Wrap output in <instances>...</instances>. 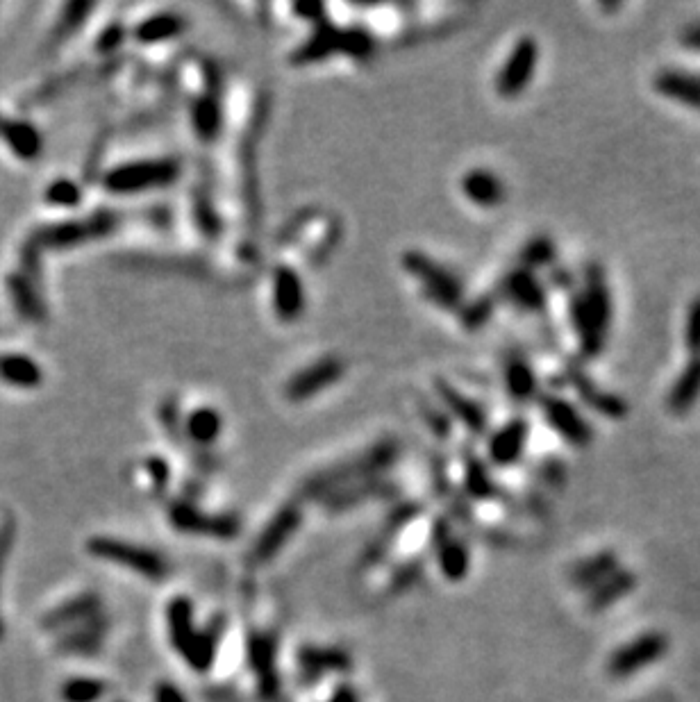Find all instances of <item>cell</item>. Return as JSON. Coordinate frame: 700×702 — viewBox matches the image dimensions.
Wrapping results in <instances>:
<instances>
[{
	"instance_id": "cell-27",
	"label": "cell",
	"mask_w": 700,
	"mask_h": 702,
	"mask_svg": "<svg viewBox=\"0 0 700 702\" xmlns=\"http://www.w3.org/2000/svg\"><path fill=\"white\" fill-rule=\"evenodd\" d=\"M94 550L98 555L119 559V562H128V566L137 568L141 573L155 575L160 571V559L157 555L150 553V550H141L137 546H128V543L110 541V539H100L94 543Z\"/></svg>"
},
{
	"instance_id": "cell-17",
	"label": "cell",
	"mask_w": 700,
	"mask_h": 702,
	"mask_svg": "<svg viewBox=\"0 0 700 702\" xmlns=\"http://www.w3.org/2000/svg\"><path fill=\"white\" fill-rule=\"evenodd\" d=\"M653 89L657 94L687 105L691 110H700V73L687 69H662L655 73Z\"/></svg>"
},
{
	"instance_id": "cell-44",
	"label": "cell",
	"mask_w": 700,
	"mask_h": 702,
	"mask_svg": "<svg viewBox=\"0 0 700 702\" xmlns=\"http://www.w3.org/2000/svg\"><path fill=\"white\" fill-rule=\"evenodd\" d=\"M125 37H128V30H125V25L121 21H114V23L107 25L103 32H100V37L96 41V50H98V53H103V55L114 53V50L123 44Z\"/></svg>"
},
{
	"instance_id": "cell-19",
	"label": "cell",
	"mask_w": 700,
	"mask_h": 702,
	"mask_svg": "<svg viewBox=\"0 0 700 702\" xmlns=\"http://www.w3.org/2000/svg\"><path fill=\"white\" fill-rule=\"evenodd\" d=\"M341 41H344V37H341V28L332 25L330 21H325L321 25H316L312 37L291 53L289 62L296 66H307V64L328 60V57H332L335 53H341Z\"/></svg>"
},
{
	"instance_id": "cell-9",
	"label": "cell",
	"mask_w": 700,
	"mask_h": 702,
	"mask_svg": "<svg viewBox=\"0 0 700 702\" xmlns=\"http://www.w3.org/2000/svg\"><path fill=\"white\" fill-rule=\"evenodd\" d=\"M562 380L564 384H569V387L575 391V396H578L582 403L591 409V412L607 416L610 421H623L625 416H628L630 407L625 403V398L616 396L603 387H598L596 380L582 369V362H578V359H573L571 364L564 366Z\"/></svg>"
},
{
	"instance_id": "cell-41",
	"label": "cell",
	"mask_w": 700,
	"mask_h": 702,
	"mask_svg": "<svg viewBox=\"0 0 700 702\" xmlns=\"http://www.w3.org/2000/svg\"><path fill=\"white\" fill-rule=\"evenodd\" d=\"M682 341H685V350L689 357H700V294L691 300L687 307Z\"/></svg>"
},
{
	"instance_id": "cell-2",
	"label": "cell",
	"mask_w": 700,
	"mask_h": 702,
	"mask_svg": "<svg viewBox=\"0 0 700 702\" xmlns=\"http://www.w3.org/2000/svg\"><path fill=\"white\" fill-rule=\"evenodd\" d=\"M271 114V96L260 94L255 100L253 114H250L244 141H241V191H244V207L248 214V223L253 228H260L262 223V191H260V169H257V155H260V141L269 123Z\"/></svg>"
},
{
	"instance_id": "cell-37",
	"label": "cell",
	"mask_w": 700,
	"mask_h": 702,
	"mask_svg": "<svg viewBox=\"0 0 700 702\" xmlns=\"http://www.w3.org/2000/svg\"><path fill=\"white\" fill-rule=\"evenodd\" d=\"M296 523H298V507L282 509V512L275 516V521L264 530L262 541H260V546H257V550H260L262 555L273 553V550L282 543V539H285L287 534L296 528Z\"/></svg>"
},
{
	"instance_id": "cell-3",
	"label": "cell",
	"mask_w": 700,
	"mask_h": 702,
	"mask_svg": "<svg viewBox=\"0 0 700 702\" xmlns=\"http://www.w3.org/2000/svg\"><path fill=\"white\" fill-rule=\"evenodd\" d=\"M180 173L182 166L173 157L125 162L103 175V187L116 196L141 194V191L171 187L180 178Z\"/></svg>"
},
{
	"instance_id": "cell-18",
	"label": "cell",
	"mask_w": 700,
	"mask_h": 702,
	"mask_svg": "<svg viewBox=\"0 0 700 702\" xmlns=\"http://www.w3.org/2000/svg\"><path fill=\"white\" fill-rule=\"evenodd\" d=\"M462 194L475 207L494 210V207H500L507 200V187L498 173L489 169H471L462 178Z\"/></svg>"
},
{
	"instance_id": "cell-26",
	"label": "cell",
	"mask_w": 700,
	"mask_h": 702,
	"mask_svg": "<svg viewBox=\"0 0 700 702\" xmlns=\"http://www.w3.org/2000/svg\"><path fill=\"white\" fill-rule=\"evenodd\" d=\"M125 262L132 266H139V269H153L160 273H178V275H187V278H196V280H210L212 278V269L203 262H196V259L189 257H128Z\"/></svg>"
},
{
	"instance_id": "cell-48",
	"label": "cell",
	"mask_w": 700,
	"mask_h": 702,
	"mask_svg": "<svg viewBox=\"0 0 700 702\" xmlns=\"http://www.w3.org/2000/svg\"><path fill=\"white\" fill-rule=\"evenodd\" d=\"M294 12L303 21L314 23V28H316V25H321V23L328 21V19H325V7L321 3H298V5H294Z\"/></svg>"
},
{
	"instance_id": "cell-32",
	"label": "cell",
	"mask_w": 700,
	"mask_h": 702,
	"mask_svg": "<svg viewBox=\"0 0 700 702\" xmlns=\"http://www.w3.org/2000/svg\"><path fill=\"white\" fill-rule=\"evenodd\" d=\"M616 557L612 553H600L591 559H585L573 568V584L578 589H596L610 575L616 573Z\"/></svg>"
},
{
	"instance_id": "cell-7",
	"label": "cell",
	"mask_w": 700,
	"mask_h": 702,
	"mask_svg": "<svg viewBox=\"0 0 700 702\" xmlns=\"http://www.w3.org/2000/svg\"><path fill=\"white\" fill-rule=\"evenodd\" d=\"M537 405L548 428L560 434V439L569 446L587 448L594 441V425L582 416L571 400L548 391V394H539Z\"/></svg>"
},
{
	"instance_id": "cell-28",
	"label": "cell",
	"mask_w": 700,
	"mask_h": 702,
	"mask_svg": "<svg viewBox=\"0 0 700 702\" xmlns=\"http://www.w3.org/2000/svg\"><path fill=\"white\" fill-rule=\"evenodd\" d=\"M182 430L194 444L210 446L223 430V416L214 407H196L187 414V419H182Z\"/></svg>"
},
{
	"instance_id": "cell-36",
	"label": "cell",
	"mask_w": 700,
	"mask_h": 702,
	"mask_svg": "<svg viewBox=\"0 0 700 702\" xmlns=\"http://www.w3.org/2000/svg\"><path fill=\"white\" fill-rule=\"evenodd\" d=\"M466 464V489H469L471 496L485 500L496 496V484L489 478L485 464L480 462V457H475L471 450H466L464 457Z\"/></svg>"
},
{
	"instance_id": "cell-10",
	"label": "cell",
	"mask_w": 700,
	"mask_h": 702,
	"mask_svg": "<svg viewBox=\"0 0 700 702\" xmlns=\"http://www.w3.org/2000/svg\"><path fill=\"white\" fill-rule=\"evenodd\" d=\"M498 300L514 305L525 314H546L548 309V287L535 271L516 269L507 271L494 291Z\"/></svg>"
},
{
	"instance_id": "cell-8",
	"label": "cell",
	"mask_w": 700,
	"mask_h": 702,
	"mask_svg": "<svg viewBox=\"0 0 700 702\" xmlns=\"http://www.w3.org/2000/svg\"><path fill=\"white\" fill-rule=\"evenodd\" d=\"M539 64V44L535 37L525 35L512 46L505 64L500 66L496 78V91L500 98H519L535 78Z\"/></svg>"
},
{
	"instance_id": "cell-13",
	"label": "cell",
	"mask_w": 700,
	"mask_h": 702,
	"mask_svg": "<svg viewBox=\"0 0 700 702\" xmlns=\"http://www.w3.org/2000/svg\"><path fill=\"white\" fill-rule=\"evenodd\" d=\"M435 391L439 396V403L444 405L448 416H453L455 421H460L471 434L487 432L489 416H487V409L482 407L478 400L462 394L460 389L453 387V384L444 378L435 380Z\"/></svg>"
},
{
	"instance_id": "cell-33",
	"label": "cell",
	"mask_w": 700,
	"mask_h": 702,
	"mask_svg": "<svg viewBox=\"0 0 700 702\" xmlns=\"http://www.w3.org/2000/svg\"><path fill=\"white\" fill-rule=\"evenodd\" d=\"M635 575L628 571H616L614 575H610L603 584H598L594 589V596H591V609H600L614 605L616 600H621L623 596H628V593L635 589Z\"/></svg>"
},
{
	"instance_id": "cell-16",
	"label": "cell",
	"mask_w": 700,
	"mask_h": 702,
	"mask_svg": "<svg viewBox=\"0 0 700 702\" xmlns=\"http://www.w3.org/2000/svg\"><path fill=\"white\" fill-rule=\"evenodd\" d=\"M503 384L514 403L528 405L539 398V375L521 353H507L503 362Z\"/></svg>"
},
{
	"instance_id": "cell-43",
	"label": "cell",
	"mask_w": 700,
	"mask_h": 702,
	"mask_svg": "<svg viewBox=\"0 0 700 702\" xmlns=\"http://www.w3.org/2000/svg\"><path fill=\"white\" fill-rule=\"evenodd\" d=\"M419 409H421L425 423H428V428L435 432L439 439H446L450 434L448 414L441 412L439 405H432L430 400H419Z\"/></svg>"
},
{
	"instance_id": "cell-6",
	"label": "cell",
	"mask_w": 700,
	"mask_h": 702,
	"mask_svg": "<svg viewBox=\"0 0 700 702\" xmlns=\"http://www.w3.org/2000/svg\"><path fill=\"white\" fill-rule=\"evenodd\" d=\"M396 455H398V441L382 439L360 457L350 459V462H341L335 468H328L325 473L316 475V478L307 482V489L310 491L316 489V493H328V489L335 487V484L360 480L364 475L382 471V468H387L391 462H394Z\"/></svg>"
},
{
	"instance_id": "cell-21",
	"label": "cell",
	"mask_w": 700,
	"mask_h": 702,
	"mask_svg": "<svg viewBox=\"0 0 700 702\" xmlns=\"http://www.w3.org/2000/svg\"><path fill=\"white\" fill-rule=\"evenodd\" d=\"M700 398V357H689L685 369L680 371L678 378L671 384L669 394H666V409L673 416H685L696 407Z\"/></svg>"
},
{
	"instance_id": "cell-49",
	"label": "cell",
	"mask_w": 700,
	"mask_h": 702,
	"mask_svg": "<svg viewBox=\"0 0 700 702\" xmlns=\"http://www.w3.org/2000/svg\"><path fill=\"white\" fill-rule=\"evenodd\" d=\"M680 44L689 50H698L700 53V21L687 25V28L680 32Z\"/></svg>"
},
{
	"instance_id": "cell-46",
	"label": "cell",
	"mask_w": 700,
	"mask_h": 702,
	"mask_svg": "<svg viewBox=\"0 0 700 702\" xmlns=\"http://www.w3.org/2000/svg\"><path fill=\"white\" fill-rule=\"evenodd\" d=\"M80 71H69L66 75H60V78L48 80L44 87L35 91V96H32V103H46V100H53L57 94H62V89H66L71 85V82L78 80Z\"/></svg>"
},
{
	"instance_id": "cell-25",
	"label": "cell",
	"mask_w": 700,
	"mask_h": 702,
	"mask_svg": "<svg viewBox=\"0 0 700 702\" xmlns=\"http://www.w3.org/2000/svg\"><path fill=\"white\" fill-rule=\"evenodd\" d=\"M7 289H10V298L25 321L39 323L46 319V305L41 300V289L35 282H30L23 273H14L7 280Z\"/></svg>"
},
{
	"instance_id": "cell-30",
	"label": "cell",
	"mask_w": 700,
	"mask_h": 702,
	"mask_svg": "<svg viewBox=\"0 0 700 702\" xmlns=\"http://www.w3.org/2000/svg\"><path fill=\"white\" fill-rule=\"evenodd\" d=\"M557 244L548 234H537V237L528 239L519 250V266L528 271H541L553 269L557 266Z\"/></svg>"
},
{
	"instance_id": "cell-38",
	"label": "cell",
	"mask_w": 700,
	"mask_h": 702,
	"mask_svg": "<svg viewBox=\"0 0 700 702\" xmlns=\"http://www.w3.org/2000/svg\"><path fill=\"white\" fill-rule=\"evenodd\" d=\"M496 303L498 296L496 294H485L480 298H475L473 303L464 305L460 309V321L469 332H475L480 328H485V325L491 321V316L496 312Z\"/></svg>"
},
{
	"instance_id": "cell-1",
	"label": "cell",
	"mask_w": 700,
	"mask_h": 702,
	"mask_svg": "<svg viewBox=\"0 0 700 702\" xmlns=\"http://www.w3.org/2000/svg\"><path fill=\"white\" fill-rule=\"evenodd\" d=\"M614 319L612 289L605 266L591 259L582 269L578 289L569 296V321L578 339L580 359H596L605 353Z\"/></svg>"
},
{
	"instance_id": "cell-45",
	"label": "cell",
	"mask_w": 700,
	"mask_h": 702,
	"mask_svg": "<svg viewBox=\"0 0 700 702\" xmlns=\"http://www.w3.org/2000/svg\"><path fill=\"white\" fill-rule=\"evenodd\" d=\"M441 559H444L446 573L453 575V578H460V575L466 571V553L460 543L448 541L444 550H441Z\"/></svg>"
},
{
	"instance_id": "cell-22",
	"label": "cell",
	"mask_w": 700,
	"mask_h": 702,
	"mask_svg": "<svg viewBox=\"0 0 700 702\" xmlns=\"http://www.w3.org/2000/svg\"><path fill=\"white\" fill-rule=\"evenodd\" d=\"M223 125V105L219 98V87H207L191 103V128L200 141H214L219 137Z\"/></svg>"
},
{
	"instance_id": "cell-39",
	"label": "cell",
	"mask_w": 700,
	"mask_h": 702,
	"mask_svg": "<svg viewBox=\"0 0 700 702\" xmlns=\"http://www.w3.org/2000/svg\"><path fill=\"white\" fill-rule=\"evenodd\" d=\"M341 53L353 57V60L366 62L375 53V41L364 28H346L341 30Z\"/></svg>"
},
{
	"instance_id": "cell-34",
	"label": "cell",
	"mask_w": 700,
	"mask_h": 702,
	"mask_svg": "<svg viewBox=\"0 0 700 702\" xmlns=\"http://www.w3.org/2000/svg\"><path fill=\"white\" fill-rule=\"evenodd\" d=\"M91 10H94V5H91V3H69V5H66L64 10H62V16L55 23V28L50 30L48 46L50 48L62 46L66 39H69L71 35H75V32L82 28V23L87 21V16H89Z\"/></svg>"
},
{
	"instance_id": "cell-40",
	"label": "cell",
	"mask_w": 700,
	"mask_h": 702,
	"mask_svg": "<svg viewBox=\"0 0 700 702\" xmlns=\"http://www.w3.org/2000/svg\"><path fill=\"white\" fill-rule=\"evenodd\" d=\"M46 203L53 207H66V210H71V207H78L82 203V189L78 182H73L69 178H60L53 180L46 189Z\"/></svg>"
},
{
	"instance_id": "cell-20",
	"label": "cell",
	"mask_w": 700,
	"mask_h": 702,
	"mask_svg": "<svg viewBox=\"0 0 700 702\" xmlns=\"http://www.w3.org/2000/svg\"><path fill=\"white\" fill-rule=\"evenodd\" d=\"M0 139L12 148V153L21 160H37L44 150V137L41 132L25 119H10L0 114Z\"/></svg>"
},
{
	"instance_id": "cell-42",
	"label": "cell",
	"mask_w": 700,
	"mask_h": 702,
	"mask_svg": "<svg viewBox=\"0 0 700 702\" xmlns=\"http://www.w3.org/2000/svg\"><path fill=\"white\" fill-rule=\"evenodd\" d=\"M157 414H160L162 428L166 430V434H169L173 441L185 439V430H182V416H180L178 400H175L173 396L164 398L162 405H160V412H157Z\"/></svg>"
},
{
	"instance_id": "cell-35",
	"label": "cell",
	"mask_w": 700,
	"mask_h": 702,
	"mask_svg": "<svg viewBox=\"0 0 700 702\" xmlns=\"http://www.w3.org/2000/svg\"><path fill=\"white\" fill-rule=\"evenodd\" d=\"M194 216H196L198 230L207 234V239H219V234L223 232L221 216L216 212L210 194H207L203 187H198L194 191Z\"/></svg>"
},
{
	"instance_id": "cell-5",
	"label": "cell",
	"mask_w": 700,
	"mask_h": 702,
	"mask_svg": "<svg viewBox=\"0 0 700 702\" xmlns=\"http://www.w3.org/2000/svg\"><path fill=\"white\" fill-rule=\"evenodd\" d=\"M119 214L103 210L91 214L85 221H64V223H53V225H41L35 232L30 234V241L39 250L46 248H73L82 246L91 239L107 237L112 230H116L119 225Z\"/></svg>"
},
{
	"instance_id": "cell-12",
	"label": "cell",
	"mask_w": 700,
	"mask_h": 702,
	"mask_svg": "<svg viewBox=\"0 0 700 702\" xmlns=\"http://www.w3.org/2000/svg\"><path fill=\"white\" fill-rule=\"evenodd\" d=\"M305 287L294 266L280 264L273 271V309L280 321L294 323L305 314Z\"/></svg>"
},
{
	"instance_id": "cell-24",
	"label": "cell",
	"mask_w": 700,
	"mask_h": 702,
	"mask_svg": "<svg viewBox=\"0 0 700 702\" xmlns=\"http://www.w3.org/2000/svg\"><path fill=\"white\" fill-rule=\"evenodd\" d=\"M0 380L16 389H37L44 382V371L28 355L5 353L0 355Z\"/></svg>"
},
{
	"instance_id": "cell-11",
	"label": "cell",
	"mask_w": 700,
	"mask_h": 702,
	"mask_svg": "<svg viewBox=\"0 0 700 702\" xmlns=\"http://www.w3.org/2000/svg\"><path fill=\"white\" fill-rule=\"evenodd\" d=\"M346 371V362L341 357L328 355L316 359L314 364L305 366L303 371H298L294 378L287 382L285 396L289 403H305L307 398L321 394L323 389L332 387L341 380V375Z\"/></svg>"
},
{
	"instance_id": "cell-4",
	"label": "cell",
	"mask_w": 700,
	"mask_h": 702,
	"mask_svg": "<svg viewBox=\"0 0 700 702\" xmlns=\"http://www.w3.org/2000/svg\"><path fill=\"white\" fill-rule=\"evenodd\" d=\"M400 264L414 280L423 284V296L430 298L432 303L448 309V312H460L464 307V282L460 275H455L421 250H407L400 257Z\"/></svg>"
},
{
	"instance_id": "cell-29",
	"label": "cell",
	"mask_w": 700,
	"mask_h": 702,
	"mask_svg": "<svg viewBox=\"0 0 700 702\" xmlns=\"http://www.w3.org/2000/svg\"><path fill=\"white\" fill-rule=\"evenodd\" d=\"M171 518L175 525H180L182 530H196V532H212V534H232L235 528V521L232 518H219V516H205L198 514L194 507L189 505H175Z\"/></svg>"
},
{
	"instance_id": "cell-31",
	"label": "cell",
	"mask_w": 700,
	"mask_h": 702,
	"mask_svg": "<svg viewBox=\"0 0 700 702\" xmlns=\"http://www.w3.org/2000/svg\"><path fill=\"white\" fill-rule=\"evenodd\" d=\"M341 241V223L337 216H328L325 214L323 216V221H321V230L319 234H316L314 239L310 241H305V253H307V262L314 264V266H319L323 264L325 259H328L332 255V250L337 248V244Z\"/></svg>"
},
{
	"instance_id": "cell-15",
	"label": "cell",
	"mask_w": 700,
	"mask_h": 702,
	"mask_svg": "<svg viewBox=\"0 0 700 702\" xmlns=\"http://www.w3.org/2000/svg\"><path fill=\"white\" fill-rule=\"evenodd\" d=\"M530 439V423L523 419V416H514L512 421H507L505 425L491 434L487 453L489 459L496 466H514L525 453V446H528Z\"/></svg>"
},
{
	"instance_id": "cell-50",
	"label": "cell",
	"mask_w": 700,
	"mask_h": 702,
	"mask_svg": "<svg viewBox=\"0 0 700 702\" xmlns=\"http://www.w3.org/2000/svg\"><path fill=\"white\" fill-rule=\"evenodd\" d=\"M160 702H182V698L178 696V693H175L173 689H166L164 693H162V700Z\"/></svg>"
},
{
	"instance_id": "cell-23",
	"label": "cell",
	"mask_w": 700,
	"mask_h": 702,
	"mask_svg": "<svg viewBox=\"0 0 700 702\" xmlns=\"http://www.w3.org/2000/svg\"><path fill=\"white\" fill-rule=\"evenodd\" d=\"M187 19L178 12H157L146 16L135 28V39L144 46L171 41L187 30Z\"/></svg>"
},
{
	"instance_id": "cell-14",
	"label": "cell",
	"mask_w": 700,
	"mask_h": 702,
	"mask_svg": "<svg viewBox=\"0 0 700 702\" xmlns=\"http://www.w3.org/2000/svg\"><path fill=\"white\" fill-rule=\"evenodd\" d=\"M666 646H669V643H666L664 634H644V637L628 643L625 648L616 650L610 662V671L616 678H628V675L639 671V668L657 662V659L666 653Z\"/></svg>"
},
{
	"instance_id": "cell-47",
	"label": "cell",
	"mask_w": 700,
	"mask_h": 702,
	"mask_svg": "<svg viewBox=\"0 0 700 702\" xmlns=\"http://www.w3.org/2000/svg\"><path fill=\"white\" fill-rule=\"evenodd\" d=\"M548 287H553L557 291H564V294H573L578 289V278L571 269H562V266H553L548 271Z\"/></svg>"
}]
</instances>
